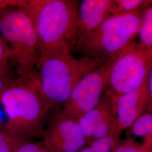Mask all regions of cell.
<instances>
[{
  "mask_svg": "<svg viewBox=\"0 0 152 152\" xmlns=\"http://www.w3.org/2000/svg\"><path fill=\"white\" fill-rule=\"evenodd\" d=\"M12 4L26 11L32 22L40 46L39 61L50 56L75 52L78 1L16 0L12 1Z\"/></svg>",
  "mask_w": 152,
  "mask_h": 152,
  "instance_id": "6da1fadb",
  "label": "cell"
},
{
  "mask_svg": "<svg viewBox=\"0 0 152 152\" xmlns=\"http://www.w3.org/2000/svg\"><path fill=\"white\" fill-rule=\"evenodd\" d=\"M8 121L6 130L31 140L42 136L50 109L38 84L36 73L16 77L0 94Z\"/></svg>",
  "mask_w": 152,
  "mask_h": 152,
  "instance_id": "7a4b0ae2",
  "label": "cell"
},
{
  "mask_svg": "<svg viewBox=\"0 0 152 152\" xmlns=\"http://www.w3.org/2000/svg\"><path fill=\"white\" fill-rule=\"evenodd\" d=\"M101 65L91 58L72 54L56 55L39 60L35 72L50 110L61 108L78 82Z\"/></svg>",
  "mask_w": 152,
  "mask_h": 152,
  "instance_id": "3957f363",
  "label": "cell"
},
{
  "mask_svg": "<svg viewBox=\"0 0 152 152\" xmlns=\"http://www.w3.org/2000/svg\"><path fill=\"white\" fill-rule=\"evenodd\" d=\"M149 6L129 13L111 15L95 31L76 43L75 52L102 64L106 63L135 41Z\"/></svg>",
  "mask_w": 152,
  "mask_h": 152,
  "instance_id": "277c9868",
  "label": "cell"
},
{
  "mask_svg": "<svg viewBox=\"0 0 152 152\" xmlns=\"http://www.w3.org/2000/svg\"><path fill=\"white\" fill-rule=\"evenodd\" d=\"M0 34L9 47V62L16 76L36 71L41 55L38 37L29 16L12 1L0 9Z\"/></svg>",
  "mask_w": 152,
  "mask_h": 152,
  "instance_id": "5b68a950",
  "label": "cell"
},
{
  "mask_svg": "<svg viewBox=\"0 0 152 152\" xmlns=\"http://www.w3.org/2000/svg\"><path fill=\"white\" fill-rule=\"evenodd\" d=\"M152 65V50L135 41L114 55L108 87L117 98L131 92L147 81Z\"/></svg>",
  "mask_w": 152,
  "mask_h": 152,
  "instance_id": "8992f818",
  "label": "cell"
},
{
  "mask_svg": "<svg viewBox=\"0 0 152 152\" xmlns=\"http://www.w3.org/2000/svg\"><path fill=\"white\" fill-rule=\"evenodd\" d=\"M112 58L78 82L58 113L78 120L98 104L108 87Z\"/></svg>",
  "mask_w": 152,
  "mask_h": 152,
  "instance_id": "52a82bcc",
  "label": "cell"
},
{
  "mask_svg": "<svg viewBox=\"0 0 152 152\" xmlns=\"http://www.w3.org/2000/svg\"><path fill=\"white\" fill-rule=\"evenodd\" d=\"M42 136L49 152H78L86 145L77 120L59 113L46 126Z\"/></svg>",
  "mask_w": 152,
  "mask_h": 152,
  "instance_id": "ba28073f",
  "label": "cell"
},
{
  "mask_svg": "<svg viewBox=\"0 0 152 152\" xmlns=\"http://www.w3.org/2000/svg\"><path fill=\"white\" fill-rule=\"evenodd\" d=\"M116 99L117 97L107 88L98 104L77 120L86 145L111 136L116 118Z\"/></svg>",
  "mask_w": 152,
  "mask_h": 152,
  "instance_id": "9c48e42d",
  "label": "cell"
},
{
  "mask_svg": "<svg viewBox=\"0 0 152 152\" xmlns=\"http://www.w3.org/2000/svg\"><path fill=\"white\" fill-rule=\"evenodd\" d=\"M149 108L151 104L147 80L136 90L117 98L116 118L111 136L115 140L119 139L122 134Z\"/></svg>",
  "mask_w": 152,
  "mask_h": 152,
  "instance_id": "30bf717a",
  "label": "cell"
},
{
  "mask_svg": "<svg viewBox=\"0 0 152 152\" xmlns=\"http://www.w3.org/2000/svg\"><path fill=\"white\" fill-rule=\"evenodd\" d=\"M114 7V0H83L78 2L77 42L95 31L112 14Z\"/></svg>",
  "mask_w": 152,
  "mask_h": 152,
  "instance_id": "8fae6325",
  "label": "cell"
},
{
  "mask_svg": "<svg viewBox=\"0 0 152 152\" xmlns=\"http://www.w3.org/2000/svg\"><path fill=\"white\" fill-rule=\"evenodd\" d=\"M134 135L142 137L141 145L152 148V108H149L128 129Z\"/></svg>",
  "mask_w": 152,
  "mask_h": 152,
  "instance_id": "7c38bea8",
  "label": "cell"
},
{
  "mask_svg": "<svg viewBox=\"0 0 152 152\" xmlns=\"http://www.w3.org/2000/svg\"><path fill=\"white\" fill-rule=\"evenodd\" d=\"M138 36L139 42L152 50V6H149L144 12Z\"/></svg>",
  "mask_w": 152,
  "mask_h": 152,
  "instance_id": "4fadbf2b",
  "label": "cell"
},
{
  "mask_svg": "<svg viewBox=\"0 0 152 152\" xmlns=\"http://www.w3.org/2000/svg\"><path fill=\"white\" fill-rule=\"evenodd\" d=\"M152 1L147 0H114L112 15H120L136 11L141 7L149 6Z\"/></svg>",
  "mask_w": 152,
  "mask_h": 152,
  "instance_id": "5bb4252c",
  "label": "cell"
},
{
  "mask_svg": "<svg viewBox=\"0 0 152 152\" xmlns=\"http://www.w3.org/2000/svg\"><path fill=\"white\" fill-rule=\"evenodd\" d=\"M13 152H49L42 142H34L31 140L14 135Z\"/></svg>",
  "mask_w": 152,
  "mask_h": 152,
  "instance_id": "9a60e30c",
  "label": "cell"
},
{
  "mask_svg": "<svg viewBox=\"0 0 152 152\" xmlns=\"http://www.w3.org/2000/svg\"><path fill=\"white\" fill-rule=\"evenodd\" d=\"M113 152H152V148L145 147L129 137L124 140H116Z\"/></svg>",
  "mask_w": 152,
  "mask_h": 152,
  "instance_id": "2e32d148",
  "label": "cell"
},
{
  "mask_svg": "<svg viewBox=\"0 0 152 152\" xmlns=\"http://www.w3.org/2000/svg\"><path fill=\"white\" fill-rule=\"evenodd\" d=\"M115 140L109 136L94 141L78 152H113Z\"/></svg>",
  "mask_w": 152,
  "mask_h": 152,
  "instance_id": "e0dca14e",
  "label": "cell"
},
{
  "mask_svg": "<svg viewBox=\"0 0 152 152\" xmlns=\"http://www.w3.org/2000/svg\"><path fill=\"white\" fill-rule=\"evenodd\" d=\"M10 63L0 65V94L7 87L16 76Z\"/></svg>",
  "mask_w": 152,
  "mask_h": 152,
  "instance_id": "ac0fdd59",
  "label": "cell"
},
{
  "mask_svg": "<svg viewBox=\"0 0 152 152\" xmlns=\"http://www.w3.org/2000/svg\"><path fill=\"white\" fill-rule=\"evenodd\" d=\"M14 135L0 127V152H13Z\"/></svg>",
  "mask_w": 152,
  "mask_h": 152,
  "instance_id": "d6986e66",
  "label": "cell"
},
{
  "mask_svg": "<svg viewBox=\"0 0 152 152\" xmlns=\"http://www.w3.org/2000/svg\"><path fill=\"white\" fill-rule=\"evenodd\" d=\"M10 51L4 39L0 34V65H5L9 62Z\"/></svg>",
  "mask_w": 152,
  "mask_h": 152,
  "instance_id": "ffe728a7",
  "label": "cell"
},
{
  "mask_svg": "<svg viewBox=\"0 0 152 152\" xmlns=\"http://www.w3.org/2000/svg\"><path fill=\"white\" fill-rule=\"evenodd\" d=\"M147 87L151 101V108H152V65L147 78Z\"/></svg>",
  "mask_w": 152,
  "mask_h": 152,
  "instance_id": "44dd1931",
  "label": "cell"
},
{
  "mask_svg": "<svg viewBox=\"0 0 152 152\" xmlns=\"http://www.w3.org/2000/svg\"><path fill=\"white\" fill-rule=\"evenodd\" d=\"M10 4V1H2L0 0V9H2L6 6Z\"/></svg>",
  "mask_w": 152,
  "mask_h": 152,
  "instance_id": "7402d4cb",
  "label": "cell"
},
{
  "mask_svg": "<svg viewBox=\"0 0 152 152\" xmlns=\"http://www.w3.org/2000/svg\"></svg>",
  "mask_w": 152,
  "mask_h": 152,
  "instance_id": "603a6c76",
  "label": "cell"
}]
</instances>
